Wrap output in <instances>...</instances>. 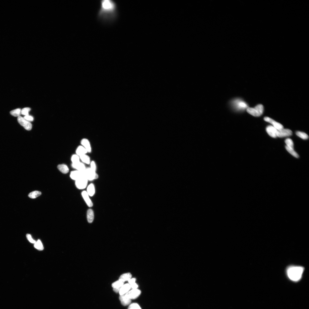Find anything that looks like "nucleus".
Instances as JSON below:
<instances>
[{
	"mask_svg": "<svg viewBox=\"0 0 309 309\" xmlns=\"http://www.w3.org/2000/svg\"><path fill=\"white\" fill-rule=\"evenodd\" d=\"M81 195L86 205L89 207H92L93 206V203L90 198V196H89L86 191H83L81 193Z\"/></svg>",
	"mask_w": 309,
	"mask_h": 309,
	"instance_id": "13",
	"label": "nucleus"
},
{
	"mask_svg": "<svg viewBox=\"0 0 309 309\" xmlns=\"http://www.w3.org/2000/svg\"><path fill=\"white\" fill-rule=\"evenodd\" d=\"M120 300L123 306H126L130 304L131 300L129 299L125 295H120Z\"/></svg>",
	"mask_w": 309,
	"mask_h": 309,
	"instance_id": "16",
	"label": "nucleus"
},
{
	"mask_svg": "<svg viewBox=\"0 0 309 309\" xmlns=\"http://www.w3.org/2000/svg\"><path fill=\"white\" fill-rule=\"evenodd\" d=\"M286 150L287 151L293 156L296 158H298L299 157V155L298 153L294 149V148H290L285 146Z\"/></svg>",
	"mask_w": 309,
	"mask_h": 309,
	"instance_id": "25",
	"label": "nucleus"
},
{
	"mask_svg": "<svg viewBox=\"0 0 309 309\" xmlns=\"http://www.w3.org/2000/svg\"><path fill=\"white\" fill-rule=\"evenodd\" d=\"M18 121L20 124L27 131H30L32 128V125L31 123L27 121L24 117L21 116L18 117Z\"/></svg>",
	"mask_w": 309,
	"mask_h": 309,
	"instance_id": "7",
	"label": "nucleus"
},
{
	"mask_svg": "<svg viewBox=\"0 0 309 309\" xmlns=\"http://www.w3.org/2000/svg\"><path fill=\"white\" fill-rule=\"evenodd\" d=\"M292 134V132L291 130L288 129L283 128L280 130L278 131L277 136L279 137H283L290 136Z\"/></svg>",
	"mask_w": 309,
	"mask_h": 309,
	"instance_id": "10",
	"label": "nucleus"
},
{
	"mask_svg": "<svg viewBox=\"0 0 309 309\" xmlns=\"http://www.w3.org/2000/svg\"><path fill=\"white\" fill-rule=\"evenodd\" d=\"M81 144L82 146L84 147L88 153H91L92 151V148L90 142L86 138H83L81 141Z\"/></svg>",
	"mask_w": 309,
	"mask_h": 309,
	"instance_id": "12",
	"label": "nucleus"
},
{
	"mask_svg": "<svg viewBox=\"0 0 309 309\" xmlns=\"http://www.w3.org/2000/svg\"><path fill=\"white\" fill-rule=\"evenodd\" d=\"M100 4L98 19L104 23L112 22L115 20L118 14L116 3L112 0H101Z\"/></svg>",
	"mask_w": 309,
	"mask_h": 309,
	"instance_id": "1",
	"label": "nucleus"
},
{
	"mask_svg": "<svg viewBox=\"0 0 309 309\" xmlns=\"http://www.w3.org/2000/svg\"><path fill=\"white\" fill-rule=\"evenodd\" d=\"M304 270V268L302 267L292 266L287 269L286 272L290 279L297 282L301 279Z\"/></svg>",
	"mask_w": 309,
	"mask_h": 309,
	"instance_id": "2",
	"label": "nucleus"
},
{
	"mask_svg": "<svg viewBox=\"0 0 309 309\" xmlns=\"http://www.w3.org/2000/svg\"><path fill=\"white\" fill-rule=\"evenodd\" d=\"M42 193L41 191H35L31 192L29 194L28 196L32 199H35L41 195Z\"/></svg>",
	"mask_w": 309,
	"mask_h": 309,
	"instance_id": "24",
	"label": "nucleus"
},
{
	"mask_svg": "<svg viewBox=\"0 0 309 309\" xmlns=\"http://www.w3.org/2000/svg\"><path fill=\"white\" fill-rule=\"evenodd\" d=\"M76 154L79 156L86 154L88 153L87 151L85 148L81 145L78 146L76 148Z\"/></svg>",
	"mask_w": 309,
	"mask_h": 309,
	"instance_id": "19",
	"label": "nucleus"
},
{
	"mask_svg": "<svg viewBox=\"0 0 309 309\" xmlns=\"http://www.w3.org/2000/svg\"><path fill=\"white\" fill-rule=\"evenodd\" d=\"M26 236L27 239L31 243L34 244H35L36 243V241L32 239L31 236V235L29 234H27Z\"/></svg>",
	"mask_w": 309,
	"mask_h": 309,
	"instance_id": "35",
	"label": "nucleus"
},
{
	"mask_svg": "<svg viewBox=\"0 0 309 309\" xmlns=\"http://www.w3.org/2000/svg\"><path fill=\"white\" fill-rule=\"evenodd\" d=\"M130 285L131 288L132 289H137L138 286L137 284L135 283H134L131 284Z\"/></svg>",
	"mask_w": 309,
	"mask_h": 309,
	"instance_id": "37",
	"label": "nucleus"
},
{
	"mask_svg": "<svg viewBox=\"0 0 309 309\" xmlns=\"http://www.w3.org/2000/svg\"><path fill=\"white\" fill-rule=\"evenodd\" d=\"M87 218L89 223H91L93 221L94 214L93 210L91 209H88L87 212Z\"/></svg>",
	"mask_w": 309,
	"mask_h": 309,
	"instance_id": "18",
	"label": "nucleus"
},
{
	"mask_svg": "<svg viewBox=\"0 0 309 309\" xmlns=\"http://www.w3.org/2000/svg\"><path fill=\"white\" fill-rule=\"evenodd\" d=\"M120 288H113V291L116 293H119Z\"/></svg>",
	"mask_w": 309,
	"mask_h": 309,
	"instance_id": "39",
	"label": "nucleus"
},
{
	"mask_svg": "<svg viewBox=\"0 0 309 309\" xmlns=\"http://www.w3.org/2000/svg\"><path fill=\"white\" fill-rule=\"evenodd\" d=\"M34 247L36 249L39 250V251H42L44 249L42 244L41 240H39L36 242L35 244Z\"/></svg>",
	"mask_w": 309,
	"mask_h": 309,
	"instance_id": "27",
	"label": "nucleus"
},
{
	"mask_svg": "<svg viewBox=\"0 0 309 309\" xmlns=\"http://www.w3.org/2000/svg\"><path fill=\"white\" fill-rule=\"evenodd\" d=\"M266 131L269 135L272 137L276 138L277 137V134L278 130L272 125L267 126L266 128Z\"/></svg>",
	"mask_w": 309,
	"mask_h": 309,
	"instance_id": "14",
	"label": "nucleus"
},
{
	"mask_svg": "<svg viewBox=\"0 0 309 309\" xmlns=\"http://www.w3.org/2000/svg\"><path fill=\"white\" fill-rule=\"evenodd\" d=\"M129 284L130 285L135 283L136 279L135 278H132L130 279L128 281Z\"/></svg>",
	"mask_w": 309,
	"mask_h": 309,
	"instance_id": "38",
	"label": "nucleus"
},
{
	"mask_svg": "<svg viewBox=\"0 0 309 309\" xmlns=\"http://www.w3.org/2000/svg\"><path fill=\"white\" fill-rule=\"evenodd\" d=\"M286 146L290 148H294V143L291 139L287 138L285 141Z\"/></svg>",
	"mask_w": 309,
	"mask_h": 309,
	"instance_id": "31",
	"label": "nucleus"
},
{
	"mask_svg": "<svg viewBox=\"0 0 309 309\" xmlns=\"http://www.w3.org/2000/svg\"><path fill=\"white\" fill-rule=\"evenodd\" d=\"M71 160L72 163H75L80 162L79 156L76 154H73L71 157Z\"/></svg>",
	"mask_w": 309,
	"mask_h": 309,
	"instance_id": "30",
	"label": "nucleus"
},
{
	"mask_svg": "<svg viewBox=\"0 0 309 309\" xmlns=\"http://www.w3.org/2000/svg\"><path fill=\"white\" fill-rule=\"evenodd\" d=\"M124 284V282L119 280L112 284V287L113 288H121Z\"/></svg>",
	"mask_w": 309,
	"mask_h": 309,
	"instance_id": "26",
	"label": "nucleus"
},
{
	"mask_svg": "<svg viewBox=\"0 0 309 309\" xmlns=\"http://www.w3.org/2000/svg\"><path fill=\"white\" fill-rule=\"evenodd\" d=\"M132 275L130 273H127L121 275L119 278V280L122 282H125L126 281H128L131 279Z\"/></svg>",
	"mask_w": 309,
	"mask_h": 309,
	"instance_id": "23",
	"label": "nucleus"
},
{
	"mask_svg": "<svg viewBox=\"0 0 309 309\" xmlns=\"http://www.w3.org/2000/svg\"><path fill=\"white\" fill-rule=\"evenodd\" d=\"M86 191L90 196H93L95 192V187L94 184H90L87 187V190Z\"/></svg>",
	"mask_w": 309,
	"mask_h": 309,
	"instance_id": "20",
	"label": "nucleus"
},
{
	"mask_svg": "<svg viewBox=\"0 0 309 309\" xmlns=\"http://www.w3.org/2000/svg\"><path fill=\"white\" fill-rule=\"evenodd\" d=\"M30 110L29 108H25L21 110V114L23 115L26 116L29 115V112Z\"/></svg>",
	"mask_w": 309,
	"mask_h": 309,
	"instance_id": "33",
	"label": "nucleus"
},
{
	"mask_svg": "<svg viewBox=\"0 0 309 309\" xmlns=\"http://www.w3.org/2000/svg\"><path fill=\"white\" fill-rule=\"evenodd\" d=\"M11 115L14 117H19L21 114V110L20 109H17L12 110L10 112Z\"/></svg>",
	"mask_w": 309,
	"mask_h": 309,
	"instance_id": "28",
	"label": "nucleus"
},
{
	"mask_svg": "<svg viewBox=\"0 0 309 309\" xmlns=\"http://www.w3.org/2000/svg\"><path fill=\"white\" fill-rule=\"evenodd\" d=\"M264 120L265 121L271 124L272 125V126H274L278 130H280L283 129V126L282 124L275 121L274 120L269 117H265L264 118Z\"/></svg>",
	"mask_w": 309,
	"mask_h": 309,
	"instance_id": "9",
	"label": "nucleus"
},
{
	"mask_svg": "<svg viewBox=\"0 0 309 309\" xmlns=\"http://www.w3.org/2000/svg\"><path fill=\"white\" fill-rule=\"evenodd\" d=\"M141 293V290L137 289H132L125 295L129 299L131 300L135 299L137 298Z\"/></svg>",
	"mask_w": 309,
	"mask_h": 309,
	"instance_id": "8",
	"label": "nucleus"
},
{
	"mask_svg": "<svg viewBox=\"0 0 309 309\" xmlns=\"http://www.w3.org/2000/svg\"><path fill=\"white\" fill-rule=\"evenodd\" d=\"M84 173L85 177L88 181L96 180L98 178V175L96 172L92 170L90 168H86Z\"/></svg>",
	"mask_w": 309,
	"mask_h": 309,
	"instance_id": "5",
	"label": "nucleus"
},
{
	"mask_svg": "<svg viewBox=\"0 0 309 309\" xmlns=\"http://www.w3.org/2000/svg\"><path fill=\"white\" fill-rule=\"evenodd\" d=\"M131 289V286L129 283L124 284L120 288L119 293L120 295L125 294L130 290Z\"/></svg>",
	"mask_w": 309,
	"mask_h": 309,
	"instance_id": "17",
	"label": "nucleus"
},
{
	"mask_svg": "<svg viewBox=\"0 0 309 309\" xmlns=\"http://www.w3.org/2000/svg\"><path fill=\"white\" fill-rule=\"evenodd\" d=\"M57 168L63 174H67L69 171V169L68 167L64 164H62L58 165L57 166Z\"/></svg>",
	"mask_w": 309,
	"mask_h": 309,
	"instance_id": "21",
	"label": "nucleus"
},
{
	"mask_svg": "<svg viewBox=\"0 0 309 309\" xmlns=\"http://www.w3.org/2000/svg\"><path fill=\"white\" fill-rule=\"evenodd\" d=\"M296 134L298 136L304 140H307L308 138V135L305 133L298 131L296 132Z\"/></svg>",
	"mask_w": 309,
	"mask_h": 309,
	"instance_id": "29",
	"label": "nucleus"
},
{
	"mask_svg": "<svg viewBox=\"0 0 309 309\" xmlns=\"http://www.w3.org/2000/svg\"><path fill=\"white\" fill-rule=\"evenodd\" d=\"M90 165V168L92 170L96 172L97 169V166L96 163L94 161H92Z\"/></svg>",
	"mask_w": 309,
	"mask_h": 309,
	"instance_id": "34",
	"label": "nucleus"
},
{
	"mask_svg": "<svg viewBox=\"0 0 309 309\" xmlns=\"http://www.w3.org/2000/svg\"><path fill=\"white\" fill-rule=\"evenodd\" d=\"M247 112L253 116L258 117L262 115L264 112V107L259 104L255 108L248 107L246 109Z\"/></svg>",
	"mask_w": 309,
	"mask_h": 309,
	"instance_id": "4",
	"label": "nucleus"
},
{
	"mask_svg": "<svg viewBox=\"0 0 309 309\" xmlns=\"http://www.w3.org/2000/svg\"><path fill=\"white\" fill-rule=\"evenodd\" d=\"M128 309H142L140 306L137 303H133L130 305Z\"/></svg>",
	"mask_w": 309,
	"mask_h": 309,
	"instance_id": "32",
	"label": "nucleus"
},
{
	"mask_svg": "<svg viewBox=\"0 0 309 309\" xmlns=\"http://www.w3.org/2000/svg\"><path fill=\"white\" fill-rule=\"evenodd\" d=\"M88 181L87 179L84 176L75 181L76 186L79 190L84 189L87 187Z\"/></svg>",
	"mask_w": 309,
	"mask_h": 309,
	"instance_id": "6",
	"label": "nucleus"
},
{
	"mask_svg": "<svg viewBox=\"0 0 309 309\" xmlns=\"http://www.w3.org/2000/svg\"><path fill=\"white\" fill-rule=\"evenodd\" d=\"M84 176H85L84 172L80 171L77 170L72 171L70 174L71 178L75 181Z\"/></svg>",
	"mask_w": 309,
	"mask_h": 309,
	"instance_id": "11",
	"label": "nucleus"
},
{
	"mask_svg": "<svg viewBox=\"0 0 309 309\" xmlns=\"http://www.w3.org/2000/svg\"><path fill=\"white\" fill-rule=\"evenodd\" d=\"M71 166L73 168L76 170L82 172H84L86 168L84 164L81 162L75 163H72Z\"/></svg>",
	"mask_w": 309,
	"mask_h": 309,
	"instance_id": "15",
	"label": "nucleus"
},
{
	"mask_svg": "<svg viewBox=\"0 0 309 309\" xmlns=\"http://www.w3.org/2000/svg\"><path fill=\"white\" fill-rule=\"evenodd\" d=\"M24 118L25 119H26L27 121L29 122H32L34 120V118L33 117L29 115L26 116H25Z\"/></svg>",
	"mask_w": 309,
	"mask_h": 309,
	"instance_id": "36",
	"label": "nucleus"
},
{
	"mask_svg": "<svg viewBox=\"0 0 309 309\" xmlns=\"http://www.w3.org/2000/svg\"><path fill=\"white\" fill-rule=\"evenodd\" d=\"M231 105L233 109L236 112H242L248 108V104L240 98H236L231 102Z\"/></svg>",
	"mask_w": 309,
	"mask_h": 309,
	"instance_id": "3",
	"label": "nucleus"
},
{
	"mask_svg": "<svg viewBox=\"0 0 309 309\" xmlns=\"http://www.w3.org/2000/svg\"><path fill=\"white\" fill-rule=\"evenodd\" d=\"M80 160L82 162L85 164L90 165L91 162L90 157L87 154H85L79 156Z\"/></svg>",
	"mask_w": 309,
	"mask_h": 309,
	"instance_id": "22",
	"label": "nucleus"
}]
</instances>
